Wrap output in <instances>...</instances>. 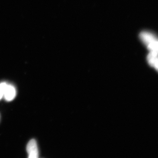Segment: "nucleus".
Instances as JSON below:
<instances>
[{"mask_svg":"<svg viewBox=\"0 0 158 158\" xmlns=\"http://www.w3.org/2000/svg\"><path fill=\"white\" fill-rule=\"evenodd\" d=\"M27 151L30 158H37L39 156L38 147L37 141L35 139H32L29 141L27 146Z\"/></svg>","mask_w":158,"mask_h":158,"instance_id":"nucleus-2","label":"nucleus"},{"mask_svg":"<svg viewBox=\"0 0 158 158\" xmlns=\"http://www.w3.org/2000/svg\"><path fill=\"white\" fill-rule=\"evenodd\" d=\"M140 37L150 52H158V40L155 35L149 32H143L140 34Z\"/></svg>","mask_w":158,"mask_h":158,"instance_id":"nucleus-1","label":"nucleus"},{"mask_svg":"<svg viewBox=\"0 0 158 158\" xmlns=\"http://www.w3.org/2000/svg\"><path fill=\"white\" fill-rule=\"evenodd\" d=\"M7 84V83L6 82H2L0 83V100L2 99L3 97L5 88Z\"/></svg>","mask_w":158,"mask_h":158,"instance_id":"nucleus-5","label":"nucleus"},{"mask_svg":"<svg viewBox=\"0 0 158 158\" xmlns=\"http://www.w3.org/2000/svg\"><path fill=\"white\" fill-rule=\"evenodd\" d=\"M158 52H150L147 57L148 63L152 66L155 67L156 70L158 69Z\"/></svg>","mask_w":158,"mask_h":158,"instance_id":"nucleus-4","label":"nucleus"},{"mask_svg":"<svg viewBox=\"0 0 158 158\" xmlns=\"http://www.w3.org/2000/svg\"><path fill=\"white\" fill-rule=\"evenodd\" d=\"M15 95H16V90L14 86L7 84L5 88L3 97L6 101L9 102L14 99Z\"/></svg>","mask_w":158,"mask_h":158,"instance_id":"nucleus-3","label":"nucleus"}]
</instances>
